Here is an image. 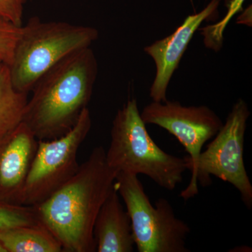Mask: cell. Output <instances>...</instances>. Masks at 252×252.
<instances>
[{
    "mask_svg": "<svg viewBox=\"0 0 252 252\" xmlns=\"http://www.w3.org/2000/svg\"><path fill=\"white\" fill-rule=\"evenodd\" d=\"M27 0H0V18L16 26H23L24 4Z\"/></svg>",
    "mask_w": 252,
    "mask_h": 252,
    "instance_id": "17",
    "label": "cell"
},
{
    "mask_svg": "<svg viewBox=\"0 0 252 252\" xmlns=\"http://www.w3.org/2000/svg\"><path fill=\"white\" fill-rule=\"evenodd\" d=\"M98 36V31L90 26L32 18L21 27L9 66L14 89L29 94L55 64L74 51L91 47Z\"/></svg>",
    "mask_w": 252,
    "mask_h": 252,
    "instance_id": "4",
    "label": "cell"
},
{
    "mask_svg": "<svg viewBox=\"0 0 252 252\" xmlns=\"http://www.w3.org/2000/svg\"><path fill=\"white\" fill-rule=\"evenodd\" d=\"M0 243L6 252H61L62 246L41 223L0 230Z\"/></svg>",
    "mask_w": 252,
    "mask_h": 252,
    "instance_id": "12",
    "label": "cell"
},
{
    "mask_svg": "<svg viewBox=\"0 0 252 252\" xmlns=\"http://www.w3.org/2000/svg\"><path fill=\"white\" fill-rule=\"evenodd\" d=\"M114 185L130 217L137 252H190L186 246L190 227L176 217L166 198L158 199L154 206L142 182L133 174H118Z\"/></svg>",
    "mask_w": 252,
    "mask_h": 252,
    "instance_id": "6",
    "label": "cell"
},
{
    "mask_svg": "<svg viewBox=\"0 0 252 252\" xmlns=\"http://www.w3.org/2000/svg\"><path fill=\"white\" fill-rule=\"evenodd\" d=\"M92 127L86 108L69 132L51 140H38L35 155L23 187L21 205L36 206L49 198L79 169L77 153Z\"/></svg>",
    "mask_w": 252,
    "mask_h": 252,
    "instance_id": "7",
    "label": "cell"
},
{
    "mask_svg": "<svg viewBox=\"0 0 252 252\" xmlns=\"http://www.w3.org/2000/svg\"><path fill=\"white\" fill-rule=\"evenodd\" d=\"M97 72V59L88 47L69 54L38 79L22 119L38 140L59 138L74 127L90 102Z\"/></svg>",
    "mask_w": 252,
    "mask_h": 252,
    "instance_id": "2",
    "label": "cell"
},
{
    "mask_svg": "<svg viewBox=\"0 0 252 252\" xmlns=\"http://www.w3.org/2000/svg\"><path fill=\"white\" fill-rule=\"evenodd\" d=\"M0 63H1V61H0Z\"/></svg>",
    "mask_w": 252,
    "mask_h": 252,
    "instance_id": "19",
    "label": "cell"
},
{
    "mask_svg": "<svg viewBox=\"0 0 252 252\" xmlns=\"http://www.w3.org/2000/svg\"><path fill=\"white\" fill-rule=\"evenodd\" d=\"M39 223L34 207L0 203V230Z\"/></svg>",
    "mask_w": 252,
    "mask_h": 252,
    "instance_id": "14",
    "label": "cell"
},
{
    "mask_svg": "<svg viewBox=\"0 0 252 252\" xmlns=\"http://www.w3.org/2000/svg\"><path fill=\"white\" fill-rule=\"evenodd\" d=\"M38 140L23 122L0 137V203L21 205Z\"/></svg>",
    "mask_w": 252,
    "mask_h": 252,
    "instance_id": "10",
    "label": "cell"
},
{
    "mask_svg": "<svg viewBox=\"0 0 252 252\" xmlns=\"http://www.w3.org/2000/svg\"><path fill=\"white\" fill-rule=\"evenodd\" d=\"M27 102L28 94L14 89L9 66L0 63V137L22 122Z\"/></svg>",
    "mask_w": 252,
    "mask_h": 252,
    "instance_id": "13",
    "label": "cell"
},
{
    "mask_svg": "<svg viewBox=\"0 0 252 252\" xmlns=\"http://www.w3.org/2000/svg\"><path fill=\"white\" fill-rule=\"evenodd\" d=\"M106 160L117 175L142 174L168 190L182 183L187 170L185 158L164 152L152 140L135 99L124 104L113 120Z\"/></svg>",
    "mask_w": 252,
    "mask_h": 252,
    "instance_id": "3",
    "label": "cell"
},
{
    "mask_svg": "<svg viewBox=\"0 0 252 252\" xmlns=\"http://www.w3.org/2000/svg\"><path fill=\"white\" fill-rule=\"evenodd\" d=\"M244 1L245 0H231L228 6V13L221 21L215 25L207 26L202 29L204 43L206 47L215 51H220L223 46V32L230 18L242 9Z\"/></svg>",
    "mask_w": 252,
    "mask_h": 252,
    "instance_id": "15",
    "label": "cell"
},
{
    "mask_svg": "<svg viewBox=\"0 0 252 252\" xmlns=\"http://www.w3.org/2000/svg\"><path fill=\"white\" fill-rule=\"evenodd\" d=\"M250 117L248 104L239 99L220 131L202 152L191 179L180 196L185 200L198 194V185H211L212 176L228 182L238 190L242 201L249 210L252 207V185L244 161V145L247 122Z\"/></svg>",
    "mask_w": 252,
    "mask_h": 252,
    "instance_id": "5",
    "label": "cell"
},
{
    "mask_svg": "<svg viewBox=\"0 0 252 252\" xmlns=\"http://www.w3.org/2000/svg\"><path fill=\"white\" fill-rule=\"evenodd\" d=\"M94 238L96 252H134L130 217L121 203L115 185L94 220Z\"/></svg>",
    "mask_w": 252,
    "mask_h": 252,
    "instance_id": "11",
    "label": "cell"
},
{
    "mask_svg": "<svg viewBox=\"0 0 252 252\" xmlns=\"http://www.w3.org/2000/svg\"><path fill=\"white\" fill-rule=\"evenodd\" d=\"M117 175L107 164L105 149L94 147L72 178L34 206L39 222L57 239L63 252H96L94 220L114 188Z\"/></svg>",
    "mask_w": 252,
    "mask_h": 252,
    "instance_id": "1",
    "label": "cell"
},
{
    "mask_svg": "<svg viewBox=\"0 0 252 252\" xmlns=\"http://www.w3.org/2000/svg\"><path fill=\"white\" fill-rule=\"evenodd\" d=\"M21 27L0 18V61L8 66L12 61Z\"/></svg>",
    "mask_w": 252,
    "mask_h": 252,
    "instance_id": "16",
    "label": "cell"
},
{
    "mask_svg": "<svg viewBox=\"0 0 252 252\" xmlns=\"http://www.w3.org/2000/svg\"><path fill=\"white\" fill-rule=\"evenodd\" d=\"M144 124H154L175 136L189 155L185 157L187 170L195 167L203 146L213 139L223 123L205 105L186 107L179 102H153L140 113Z\"/></svg>",
    "mask_w": 252,
    "mask_h": 252,
    "instance_id": "8",
    "label": "cell"
},
{
    "mask_svg": "<svg viewBox=\"0 0 252 252\" xmlns=\"http://www.w3.org/2000/svg\"><path fill=\"white\" fill-rule=\"evenodd\" d=\"M0 252H6L4 249L1 246V243H0Z\"/></svg>",
    "mask_w": 252,
    "mask_h": 252,
    "instance_id": "18",
    "label": "cell"
},
{
    "mask_svg": "<svg viewBox=\"0 0 252 252\" xmlns=\"http://www.w3.org/2000/svg\"><path fill=\"white\" fill-rule=\"evenodd\" d=\"M219 3V0H212L203 11L186 18L170 35L144 48V52L154 60L157 67L150 89V97L154 102L167 100V87L189 43L200 25L215 14Z\"/></svg>",
    "mask_w": 252,
    "mask_h": 252,
    "instance_id": "9",
    "label": "cell"
}]
</instances>
